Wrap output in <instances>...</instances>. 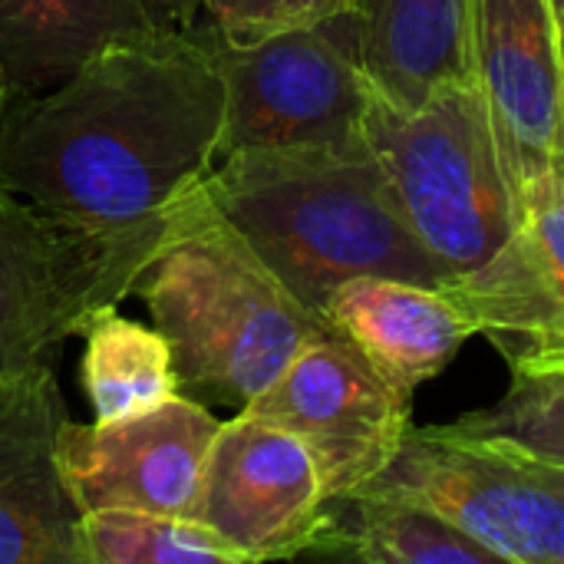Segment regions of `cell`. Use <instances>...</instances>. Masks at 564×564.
Listing matches in <instances>:
<instances>
[{
    "label": "cell",
    "mask_w": 564,
    "mask_h": 564,
    "mask_svg": "<svg viewBox=\"0 0 564 564\" xmlns=\"http://www.w3.org/2000/svg\"><path fill=\"white\" fill-rule=\"evenodd\" d=\"M221 126L225 86L198 20L155 30L102 46L50 89H0V182L83 228L162 221L205 188Z\"/></svg>",
    "instance_id": "cell-1"
},
{
    "label": "cell",
    "mask_w": 564,
    "mask_h": 564,
    "mask_svg": "<svg viewBox=\"0 0 564 564\" xmlns=\"http://www.w3.org/2000/svg\"><path fill=\"white\" fill-rule=\"evenodd\" d=\"M205 192L314 314L354 278L446 281L403 221L367 139L235 152L212 169Z\"/></svg>",
    "instance_id": "cell-2"
},
{
    "label": "cell",
    "mask_w": 564,
    "mask_h": 564,
    "mask_svg": "<svg viewBox=\"0 0 564 564\" xmlns=\"http://www.w3.org/2000/svg\"><path fill=\"white\" fill-rule=\"evenodd\" d=\"M172 350L178 390L241 413L324 330L202 188L132 291Z\"/></svg>",
    "instance_id": "cell-3"
},
{
    "label": "cell",
    "mask_w": 564,
    "mask_h": 564,
    "mask_svg": "<svg viewBox=\"0 0 564 564\" xmlns=\"http://www.w3.org/2000/svg\"><path fill=\"white\" fill-rule=\"evenodd\" d=\"M364 139L403 221L446 281L489 261L512 235L516 195L473 76L416 102H393L373 86Z\"/></svg>",
    "instance_id": "cell-4"
},
{
    "label": "cell",
    "mask_w": 564,
    "mask_h": 564,
    "mask_svg": "<svg viewBox=\"0 0 564 564\" xmlns=\"http://www.w3.org/2000/svg\"><path fill=\"white\" fill-rule=\"evenodd\" d=\"M185 208L102 231L59 221L0 182V373L53 360L99 311L129 297Z\"/></svg>",
    "instance_id": "cell-5"
},
{
    "label": "cell",
    "mask_w": 564,
    "mask_h": 564,
    "mask_svg": "<svg viewBox=\"0 0 564 564\" xmlns=\"http://www.w3.org/2000/svg\"><path fill=\"white\" fill-rule=\"evenodd\" d=\"M357 496L426 506L506 564H564V466L456 426L410 430ZM354 499V496H350Z\"/></svg>",
    "instance_id": "cell-6"
},
{
    "label": "cell",
    "mask_w": 564,
    "mask_h": 564,
    "mask_svg": "<svg viewBox=\"0 0 564 564\" xmlns=\"http://www.w3.org/2000/svg\"><path fill=\"white\" fill-rule=\"evenodd\" d=\"M225 86L218 162L251 149L354 145L364 139L373 83L350 17L228 43L202 26ZM215 162V165H218Z\"/></svg>",
    "instance_id": "cell-7"
},
{
    "label": "cell",
    "mask_w": 564,
    "mask_h": 564,
    "mask_svg": "<svg viewBox=\"0 0 564 564\" xmlns=\"http://www.w3.org/2000/svg\"><path fill=\"white\" fill-rule=\"evenodd\" d=\"M413 397L393 390L344 337L321 330L245 410L291 430L327 499L364 492L400 453Z\"/></svg>",
    "instance_id": "cell-8"
},
{
    "label": "cell",
    "mask_w": 564,
    "mask_h": 564,
    "mask_svg": "<svg viewBox=\"0 0 564 564\" xmlns=\"http://www.w3.org/2000/svg\"><path fill=\"white\" fill-rule=\"evenodd\" d=\"M192 519L218 532L241 564L284 562L317 549L330 499L307 446L291 430L241 410L208 446Z\"/></svg>",
    "instance_id": "cell-9"
},
{
    "label": "cell",
    "mask_w": 564,
    "mask_h": 564,
    "mask_svg": "<svg viewBox=\"0 0 564 564\" xmlns=\"http://www.w3.org/2000/svg\"><path fill=\"white\" fill-rule=\"evenodd\" d=\"M469 66L512 195L564 178V43L555 0H469Z\"/></svg>",
    "instance_id": "cell-10"
},
{
    "label": "cell",
    "mask_w": 564,
    "mask_h": 564,
    "mask_svg": "<svg viewBox=\"0 0 564 564\" xmlns=\"http://www.w3.org/2000/svg\"><path fill=\"white\" fill-rule=\"evenodd\" d=\"M218 426L221 420L185 393L112 423L66 420L56 443L59 473L83 516L152 512L192 519Z\"/></svg>",
    "instance_id": "cell-11"
},
{
    "label": "cell",
    "mask_w": 564,
    "mask_h": 564,
    "mask_svg": "<svg viewBox=\"0 0 564 564\" xmlns=\"http://www.w3.org/2000/svg\"><path fill=\"white\" fill-rule=\"evenodd\" d=\"M512 373L564 367V178L542 175L516 198V228L479 268L440 284Z\"/></svg>",
    "instance_id": "cell-12"
},
{
    "label": "cell",
    "mask_w": 564,
    "mask_h": 564,
    "mask_svg": "<svg viewBox=\"0 0 564 564\" xmlns=\"http://www.w3.org/2000/svg\"><path fill=\"white\" fill-rule=\"evenodd\" d=\"M66 420L53 360L0 373V564H83L56 456Z\"/></svg>",
    "instance_id": "cell-13"
},
{
    "label": "cell",
    "mask_w": 564,
    "mask_h": 564,
    "mask_svg": "<svg viewBox=\"0 0 564 564\" xmlns=\"http://www.w3.org/2000/svg\"><path fill=\"white\" fill-rule=\"evenodd\" d=\"M393 390L413 397L476 337L466 311L440 288L403 278L344 281L317 311Z\"/></svg>",
    "instance_id": "cell-14"
},
{
    "label": "cell",
    "mask_w": 564,
    "mask_h": 564,
    "mask_svg": "<svg viewBox=\"0 0 564 564\" xmlns=\"http://www.w3.org/2000/svg\"><path fill=\"white\" fill-rule=\"evenodd\" d=\"M357 56L393 102H416L449 79H469V0H357Z\"/></svg>",
    "instance_id": "cell-15"
},
{
    "label": "cell",
    "mask_w": 564,
    "mask_h": 564,
    "mask_svg": "<svg viewBox=\"0 0 564 564\" xmlns=\"http://www.w3.org/2000/svg\"><path fill=\"white\" fill-rule=\"evenodd\" d=\"M155 30L142 0H0V89H50L102 46Z\"/></svg>",
    "instance_id": "cell-16"
},
{
    "label": "cell",
    "mask_w": 564,
    "mask_h": 564,
    "mask_svg": "<svg viewBox=\"0 0 564 564\" xmlns=\"http://www.w3.org/2000/svg\"><path fill=\"white\" fill-rule=\"evenodd\" d=\"M311 555L367 564H496V555L426 506L390 496L334 499Z\"/></svg>",
    "instance_id": "cell-17"
},
{
    "label": "cell",
    "mask_w": 564,
    "mask_h": 564,
    "mask_svg": "<svg viewBox=\"0 0 564 564\" xmlns=\"http://www.w3.org/2000/svg\"><path fill=\"white\" fill-rule=\"evenodd\" d=\"M86 350L79 380L99 423L155 410L178 397L172 350L155 327L122 317L116 307L99 311L83 330Z\"/></svg>",
    "instance_id": "cell-18"
},
{
    "label": "cell",
    "mask_w": 564,
    "mask_h": 564,
    "mask_svg": "<svg viewBox=\"0 0 564 564\" xmlns=\"http://www.w3.org/2000/svg\"><path fill=\"white\" fill-rule=\"evenodd\" d=\"M79 549L83 564H241L208 525L152 512H86Z\"/></svg>",
    "instance_id": "cell-19"
},
{
    "label": "cell",
    "mask_w": 564,
    "mask_h": 564,
    "mask_svg": "<svg viewBox=\"0 0 564 564\" xmlns=\"http://www.w3.org/2000/svg\"><path fill=\"white\" fill-rule=\"evenodd\" d=\"M473 436L516 443L549 463L564 466V367L512 373L509 393L476 413L449 423Z\"/></svg>",
    "instance_id": "cell-20"
},
{
    "label": "cell",
    "mask_w": 564,
    "mask_h": 564,
    "mask_svg": "<svg viewBox=\"0 0 564 564\" xmlns=\"http://www.w3.org/2000/svg\"><path fill=\"white\" fill-rule=\"evenodd\" d=\"M357 0H202L205 26L228 43H251L281 30L354 17Z\"/></svg>",
    "instance_id": "cell-21"
},
{
    "label": "cell",
    "mask_w": 564,
    "mask_h": 564,
    "mask_svg": "<svg viewBox=\"0 0 564 564\" xmlns=\"http://www.w3.org/2000/svg\"><path fill=\"white\" fill-rule=\"evenodd\" d=\"M159 30H188L202 13V0H142Z\"/></svg>",
    "instance_id": "cell-22"
},
{
    "label": "cell",
    "mask_w": 564,
    "mask_h": 564,
    "mask_svg": "<svg viewBox=\"0 0 564 564\" xmlns=\"http://www.w3.org/2000/svg\"><path fill=\"white\" fill-rule=\"evenodd\" d=\"M558 26H562V43H564V3L558 7Z\"/></svg>",
    "instance_id": "cell-23"
},
{
    "label": "cell",
    "mask_w": 564,
    "mask_h": 564,
    "mask_svg": "<svg viewBox=\"0 0 564 564\" xmlns=\"http://www.w3.org/2000/svg\"><path fill=\"white\" fill-rule=\"evenodd\" d=\"M562 3H564V0H555V10H558V7H562Z\"/></svg>",
    "instance_id": "cell-24"
}]
</instances>
